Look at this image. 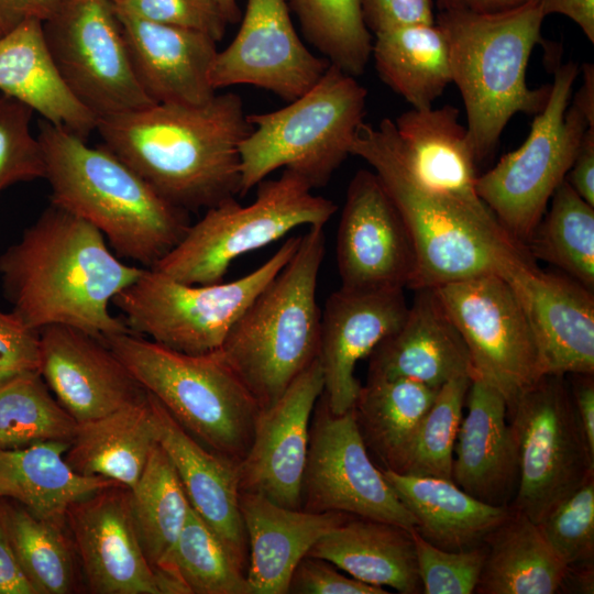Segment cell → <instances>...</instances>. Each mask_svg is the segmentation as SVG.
Segmentation results:
<instances>
[{"label": "cell", "mask_w": 594, "mask_h": 594, "mask_svg": "<svg viewBox=\"0 0 594 594\" xmlns=\"http://www.w3.org/2000/svg\"><path fill=\"white\" fill-rule=\"evenodd\" d=\"M424 594H472L479 583L487 548L485 543L448 551L410 529Z\"/></svg>", "instance_id": "cell-46"}, {"label": "cell", "mask_w": 594, "mask_h": 594, "mask_svg": "<svg viewBox=\"0 0 594 594\" xmlns=\"http://www.w3.org/2000/svg\"><path fill=\"white\" fill-rule=\"evenodd\" d=\"M453 451L452 481L473 497L509 506L518 485V451L504 396L471 378Z\"/></svg>", "instance_id": "cell-26"}, {"label": "cell", "mask_w": 594, "mask_h": 594, "mask_svg": "<svg viewBox=\"0 0 594 594\" xmlns=\"http://www.w3.org/2000/svg\"><path fill=\"white\" fill-rule=\"evenodd\" d=\"M0 90L85 140L97 128L98 118L62 78L41 20H23L0 38Z\"/></svg>", "instance_id": "cell-29"}, {"label": "cell", "mask_w": 594, "mask_h": 594, "mask_svg": "<svg viewBox=\"0 0 594 594\" xmlns=\"http://www.w3.org/2000/svg\"><path fill=\"white\" fill-rule=\"evenodd\" d=\"M439 388L409 378L367 377L353 410L367 449L400 472L418 426Z\"/></svg>", "instance_id": "cell-36"}, {"label": "cell", "mask_w": 594, "mask_h": 594, "mask_svg": "<svg viewBox=\"0 0 594 594\" xmlns=\"http://www.w3.org/2000/svg\"><path fill=\"white\" fill-rule=\"evenodd\" d=\"M223 12L229 24L241 21L242 13L238 0H215Z\"/></svg>", "instance_id": "cell-59"}, {"label": "cell", "mask_w": 594, "mask_h": 594, "mask_svg": "<svg viewBox=\"0 0 594 594\" xmlns=\"http://www.w3.org/2000/svg\"><path fill=\"white\" fill-rule=\"evenodd\" d=\"M77 421L54 397L40 373L0 386V450L45 441L70 442Z\"/></svg>", "instance_id": "cell-42"}, {"label": "cell", "mask_w": 594, "mask_h": 594, "mask_svg": "<svg viewBox=\"0 0 594 594\" xmlns=\"http://www.w3.org/2000/svg\"><path fill=\"white\" fill-rule=\"evenodd\" d=\"M239 504L249 544L251 594H287L298 562L349 515L286 508L254 493H240Z\"/></svg>", "instance_id": "cell-28"}, {"label": "cell", "mask_w": 594, "mask_h": 594, "mask_svg": "<svg viewBox=\"0 0 594 594\" xmlns=\"http://www.w3.org/2000/svg\"><path fill=\"white\" fill-rule=\"evenodd\" d=\"M0 594H35L11 544L0 498Z\"/></svg>", "instance_id": "cell-51"}, {"label": "cell", "mask_w": 594, "mask_h": 594, "mask_svg": "<svg viewBox=\"0 0 594 594\" xmlns=\"http://www.w3.org/2000/svg\"><path fill=\"white\" fill-rule=\"evenodd\" d=\"M61 0H0L1 14L15 26L23 20L46 21L56 11Z\"/></svg>", "instance_id": "cell-55"}, {"label": "cell", "mask_w": 594, "mask_h": 594, "mask_svg": "<svg viewBox=\"0 0 594 594\" xmlns=\"http://www.w3.org/2000/svg\"><path fill=\"white\" fill-rule=\"evenodd\" d=\"M507 416L518 451V485L509 506L538 524L594 476V451L566 375H542L507 406Z\"/></svg>", "instance_id": "cell-12"}, {"label": "cell", "mask_w": 594, "mask_h": 594, "mask_svg": "<svg viewBox=\"0 0 594 594\" xmlns=\"http://www.w3.org/2000/svg\"><path fill=\"white\" fill-rule=\"evenodd\" d=\"M7 530L35 594H68L76 584L75 550L66 524L42 519L1 498Z\"/></svg>", "instance_id": "cell-40"}, {"label": "cell", "mask_w": 594, "mask_h": 594, "mask_svg": "<svg viewBox=\"0 0 594 594\" xmlns=\"http://www.w3.org/2000/svg\"><path fill=\"white\" fill-rule=\"evenodd\" d=\"M594 561H580L566 565L559 593L592 594L594 591Z\"/></svg>", "instance_id": "cell-56"}, {"label": "cell", "mask_w": 594, "mask_h": 594, "mask_svg": "<svg viewBox=\"0 0 594 594\" xmlns=\"http://www.w3.org/2000/svg\"><path fill=\"white\" fill-rule=\"evenodd\" d=\"M568 378L575 411L587 443L594 451V374H569Z\"/></svg>", "instance_id": "cell-53"}, {"label": "cell", "mask_w": 594, "mask_h": 594, "mask_svg": "<svg viewBox=\"0 0 594 594\" xmlns=\"http://www.w3.org/2000/svg\"><path fill=\"white\" fill-rule=\"evenodd\" d=\"M432 288L468 348L473 376L495 387L507 406L544 375L525 311L503 276L484 274Z\"/></svg>", "instance_id": "cell-14"}, {"label": "cell", "mask_w": 594, "mask_h": 594, "mask_svg": "<svg viewBox=\"0 0 594 594\" xmlns=\"http://www.w3.org/2000/svg\"><path fill=\"white\" fill-rule=\"evenodd\" d=\"M546 16L527 0L515 8L490 13L440 11L436 23L447 40L452 82L466 113V130L477 163L491 155L516 113L537 114L551 85L530 88L528 63L542 42Z\"/></svg>", "instance_id": "cell-4"}, {"label": "cell", "mask_w": 594, "mask_h": 594, "mask_svg": "<svg viewBox=\"0 0 594 594\" xmlns=\"http://www.w3.org/2000/svg\"><path fill=\"white\" fill-rule=\"evenodd\" d=\"M372 55L382 81L415 109L432 107L452 84L447 40L437 23L374 34Z\"/></svg>", "instance_id": "cell-35"}, {"label": "cell", "mask_w": 594, "mask_h": 594, "mask_svg": "<svg viewBox=\"0 0 594 594\" xmlns=\"http://www.w3.org/2000/svg\"><path fill=\"white\" fill-rule=\"evenodd\" d=\"M162 576L168 594H251L245 572L193 507Z\"/></svg>", "instance_id": "cell-39"}, {"label": "cell", "mask_w": 594, "mask_h": 594, "mask_svg": "<svg viewBox=\"0 0 594 594\" xmlns=\"http://www.w3.org/2000/svg\"><path fill=\"white\" fill-rule=\"evenodd\" d=\"M361 8L367 29L374 34L436 22L433 0H361Z\"/></svg>", "instance_id": "cell-50"}, {"label": "cell", "mask_w": 594, "mask_h": 594, "mask_svg": "<svg viewBox=\"0 0 594 594\" xmlns=\"http://www.w3.org/2000/svg\"><path fill=\"white\" fill-rule=\"evenodd\" d=\"M38 372L77 424L106 416L146 393L103 341L69 326L40 331Z\"/></svg>", "instance_id": "cell-22"}, {"label": "cell", "mask_w": 594, "mask_h": 594, "mask_svg": "<svg viewBox=\"0 0 594 594\" xmlns=\"http://www.w3.org/2000/svg\"><path fill=\"white\" fill-rule=\"evenodd\" d=\"M243 101L216 94L202 105L155 103L98 119L103 146L164 199L206 210L240 195V145L252 131Z\"/></svg>", "instance_id": "cell-2"}, {"label": "cell", "mask_w": 594, "mask_h": 594, "mask_svg": "<svg viewBox=\"0 0 594 594\" xmlns=\"http://www.w3.org/2000/svg\"><path fill=\"white\" fill-rule=\"evenodd\" d=\"M582 86L572 98L575 106L587 119L591 127H594V66L585 63L582 66Z\"/></svg>", "instance_id": "cell-58"}, {"label": "cell", "mask_w": 594, "mask_h": 594, "mask_svg": "<svg viewBox=\"0 0 594 594\" xmlns=\"http://www.w3.org/2000/svg\"><path fill=\"white\" fill-rule=\"evenodd\" d=\"M65 520L91 593L167 594L142 547L129 487L112 485L76 501Z\"/></svg>", "instance_id": "cell-18"}, {"label": "cell", "mask_w": 594, "mask_h": 594, "mask_svg": "<svg viewBox=\"0 0 594 594\" xmlns=\"http://www.w3.org/2000/svg\"><path fill=\"white\" fill-rule=\"evenodd\" d=\"M130 491L142 547L147 560L162 576L191 505L169 457L158 442Z\"/></svg>", "instance_id": "cell-37"}, {"label": "cell", "mask_w": 594, "mask_h": 594, "mask_svg": "<svg viewBox=\"0 0 594 594\" xmlns=\"http://www.w3.org/2000/svg\"><path fill=\"white\" fill-rule=\"evenodd\" d=\"M322 393L323 374L317 356L274 404L260 410L252 444L238 465L240 493L301 508L309 425Z\"/></svg>", "instance_id": "cell-19"}, {"label": "cell", "mask_w": 594, "mask_h": 594, "mask_svg": "<svg viewBox=\"0 0 594 594\" xmlns=\"http://www.w3.org/2000/svg\"><path fill=\"white\" fill-rule=\"evenodd\" d=\"M565 564L594 559V476L557 503L537 524Z\"/></svg>", "instance_id": "cell-44"}, {"label": "cell", "mask_w": 594, "mask_h": 594, "mask_svg": "<svg viewBox=\"0 0 594 594\" xmlns=\"http://www.w3.org/2000/svg\"><path fill=\"white\" fill-rule=\"evenodd\" d=\"M405 289H350L329 295L320 317L318 360L323 374V397L331 413L354 407L361 384L354 371L375 346L404 321Z\"/></svg>", "instance_id": "cell-20"}, {"label": "cell", "mask_w": 594, "mask_h": 594, "mask_svg": "<svg viewBox=\"0 0 594 594\" xmlns=\"http://www.w3.org/2000/svg\"><path fill=\"white\" fill-rule=\"evenodd\" d=\"M147 394L157 442L169 457L191 507L218 535L246 574L249 544L239 504V463L204 447L152 394Z\"/></svg>", "instance_id": "cell-25"}, {"label": "cell", "mask_w": 594, "mask_h": 594, "mask_svg": "<svg viewBox=\"0 0 594 594\" xmlns=\"http://www.w3.org/2000/svg\"><path fill=\"white\" fill-rule=\"evenodd\" d=\"M329 66L298 36L286 0H248L237 35L215 57L210 82L216 91L250 85L290 102L310 89Z\"/></svg>", "instance_id": "cell-17"}, {"label": "cell", "mask_w": 594, "mask_h": 594, "mask_svg": "<svg viewBox=\"0 0 594 594\" xmlns=\"http://www.w3.org/2000/svg\"><path fill=\"white\" fill-rule=\"evenodd\" d=\"M307 556L324 559L366 584L422 593L410 529L393 522L349 514Z\"/></svg>", "instance_id": "cell-30"}, {"label": "cell", "mask_w": 594, "mask_h": 594, "mask_svg": "<svg viewBox=\"0 0 594 594\" xmlns=\"http://www.w3.org/2000/svg\"><path fill=\"white\" fill-rule=\"evenodd\" d=\"M367 358L373 378H409L439 388L473 376L468 348L433 288L415 290L402 324Z\"/></svg>", "instance_id": "cell-27"}, {"label": "cell", "mask_w": 594, "mask_h": 594, "mask_svg": "<svg viewBox=\"0 0 594 594\" xmlns=\"http://www.w3.org/2000/svg\"><path fill=\"white\" fill-rule=\"evenodd\" d=\"M289 594H387L384 587L348 578L331 562L304 557L296 565L288 584Z\"/></svg>", "instance_id": "cell-49"}, {"label": "cell", "mask_w": 594, "mask_h": 594, "mask_svg": "<svg viewBox=\"0 0 594 594\" xmlns=\"http://www.w3.org/2000/svg\"><path fill=\"white\" fill-rule=\"evenodd\" d=\"M366 98L356 77L330 64L286 107L249 114L253 128L240 145V196L282 167L302 176L312 189L326 186L351 155Z\"/></svg>", "instance_id": "cell-8"}, {"label": "cell", "mask_w": 594, "mask_h": 594, "mask_svg": "<svg viewBox=\"0 0 594 594\" xmlns=\"http://www.w3.org/2000/svg\"><path fill=\"white\" fill-rule=\"evenodd\" d=\"M306 40L331 65L361 76L372 55L373 37L361 0H286Z\"/></svg>", "instance_id": "cell-41"}, {"label": "cell", "mask_w": 594, "mask_h": 594, "mask_svg": "<svg viewBox=\"0 0 594 594\" xmlns=\"http://www.w3.org/2000/svg\"><path fill=\"white\" fill-rule=\"evenodd\" d=\"M579 70L572 61L556 67L547 105L535 114L525 142L476 179L480 198L524 246L572 166L586 129L594 128L569 106Z\"/></svg>", "instance_id": "cell-11"}, {"label": "cell", "mask_w": 594, "mask_h": 594, "mask_svg": "<svg viewBox=\"0 0 594 594\" xmlns=\"http://www.w3.org/2000/svg\"><path fill=\"white\" fill-rule=\"evenodd\" d=\"M544 16L561 14L572 20L594 43V0H532Z\"/></svg>", "instance_id": "cell-54"}, {"label": "cell", "mask_w": 594, "mask_h": 594, "mask_svg": "<svg viewBox=\"0 0 594 594\" xmlns=\"http://www.w3.org/2000/svg\"><path fill=\"white\" fill-rule=\"evenodd\" d=\"M157 443L156 427L145 395L106 416L77 424L65 452L73 470L132 488Z\"/></svg>", "instance_id": "cell-32"}, {"label": "cell", "mask_w": 594, "mask_h": 594, "mask_svg": "<svg viewBox=\"0 0 594 594\" xmlns=\"http://www.w3.org/2000/svg\"><path fill=\"white\" fill-rule=\"evenodd\" d=\"M33 112L15 98L0 96V191L20 182L45 178L44 152L30 128Z\"/></svg>", "instance_id": "cell-45"}, {"label": "cell", "mask_w": 594, "mask_h": 594, "mask_svg": "<svg viewBox=\"0 0 594 594\" xmlns=\"http://www.w3.org/2000/svg\"><path fill=\"white\" fill-rule=\"evenodd\" d=\"M381 469L413 515V529L440 549L461 551L484 543L510 512L509 506H495L473 497L452 480Z\"/></svg>", "instance_id": "cell-31"}, {"label": "cell", "mask_w": 594, "mask_h": 594, "mask_svg": "<svg viewBox=\"0 0 594 594\" xmlns=\"http://www.w3.org/2000/svg\"><path fill=\"white\" fill-rule=\"evenodd\" d=\"M459 116L452 105L403 112L394 121L402 157L426 190L471 216L498 222L477 194V161Z\"/></svg>", "instance_id": "cell-23"}, {"label": "cell", "mask_w": 594, "mask_h": 594, "mask_svg": "<svg viewBox=\"0 0 594 594\" xmlns=\"http://www.w3.org/2000/svg\"><path fill=\"white\" fill-rule=\"evenodd\" d=\"M471 378L455 377L439 387L399 473L452 480L454 444Z\"/></svg>", "instance_id": "cell-43"}, {"label": "cell", "mask_w": 594, "mask_h": 594, "mask_svg": "<svg viewBox=\"0 0 594 594\" xmlns=\"http://www.w3.org/2000/svg\"><path fill=\"white\" fill-rule=\"evenodd\" d=\"M37 138L51 202L98 229L117 256L152 268L188 231V211L164 199L106 146H90L45 120Z\"/></svg>", "instance_id": "cell-3"}, {"label": "cell", "mask_w": 594, "mask_h": 594, "mask_svg": "<svg viewBox=\"0 0 594 594\" xmlns=\"http://www.w3.org/2000/svg\"><path fill=\"white\" fill-rule=\"evenodd\" d=\"M351 155L378 176L411 234L417 270L410 289L432 288L484 274L504 276L534 261L498 222L471 216L421 187L407 168L392 119L363 123Z\"/></svg>", "instance_id": "cell-5"}, {"label": "cell", "mask_w": 594, "mask_h": 594, "mask_svg": "<svg viewBox=\"0 0 594 594\" xmlns=\"http://www.w3.org/2000/svg\"><path fill=\"white\" fill-rule=\"evenodd\" d=\"M100 340L204 447L235 463L245 458L261 406L220 349L188 354L132 332Z\"/></svg>", "instance_id": "cell-7"}, {"label": "cell", "mask_w": 594, "mask_h": 594, "mask_svg": "<svg viewBox=\"0 0 594 594\" xmlns=\"http://www.w3.org/2000/svg\"><path fill=\"white\" fill-rule=\"evenodd\" d=\"M503 277L525 311L543 374H594L593 290L534 261Z\"/></svg>", "instance_id": "cell-21"}, {"label": "cell", "mask_w": 594, "mask_h": 594, "mask_svg": "<svg viewBox=\"0 0 594 594\" xmlns=\"http://www.w3.org/2000/svg\"><path fill=\"white\" fill-rule=\"evenodd\" d=\"M532 258L546 261L586 288H594V207L564 180L526 243Z\"/></svg>", "instance_id": "cell-38"}, {"label": "cell", "mask_w": 594, "mask_h": 594, "mask_svg": "<svg viewBox=\"0 0 594 594\" xmlns=\"http://www.w3.org/2000/svg\"><path fill=\"white\" fill-rule=\"evenodd\" d=\"M14 28L0 12V38Z\"/></svg>", "instance_id": "cell-60"}, {"label": "cell", "mask_w": 594, "mask_h": 594, "mask_svg": "<svg viewBox=\"0 0 594 594\" xmlns=\"http://www.w3.org/2000/svg\"><path fill=\"white\" fill-rule=\"evenodd\" d=\"M484 543L487 552L474 593H559L566 565L538 525L521 512L510 507L507 517L486 536Z\"/></svg>", "instance_id": "cell-34"}, {"label": "cell", "mask_w": 594, "mask_h": 594, "mask_svg": "<svg viewBox=\"0 0 594 594\" xmlns=\"http://www.w3.org/2000/svg\"><path fill=\"white\" fill-rule=\"evenodd\" d=\"M565 180L594 207V128H587Z\"/></svg>", "instance_id": "cell-52"}, {"label": "cell", "mask_w": 594, "mask_h": 594, "mask_svg": "<svg viewBox=\"0 0 594 594\" xmlns=\"http://www.w3.org/2000/svg\"><path fill=\"white\" fill-rule=\"evenodd\" d=\"M309 430L301 508L342 512L415 528V519L371 460L353 408L336 415L321 395Z\"/></svg>", "instance_id": "cell-15"}, {"label": "cell", "mask_w": 594, "mask_h": 594, "mask_svg": "<svg viewBox=\"0 0 594 594\" xmlns=\"http://www.w3.org/2000/svg\"><path fill=\"white\" fill-rule=\"evenodd\" d=\"M113 6L143 20L204 33L216 42L229 25L215 0H125Z\"/></svg>", "instance_id": "cell-47"}, {"label": "cell", "mask_w": 594, "mask_h": 594, "mask_svg": "<svg viewBox=\"0 0 594 594\" xmlns=\"http://www.w3.org/2000/svg\"><path fill=\"white\" fill-rule=\"evenodd\" d=\"M109 1H111L113 4H118V3H121V2H123L125 0H109Z\"/></svg>", "instance_id": "cell-61"}, {"label": "cell", "mask_w": 594, "mask_h": 594, "mask_svg": "<svg viewBox=\"0 0 594 594\" xmlns=\"http://www.w3.org/2000/svg\"><path fill=\"white\" fill-rule=\"evenodd\" d=\"M527 0H436L440 11L498 12L515 8Z\"/></svg>", "instance_id": "cell-57"}, {"label": "cell", "mask_w": 594, "mask_h": 594, "mask_svg": "<svg viewBox=\"0 0 594 594\" xmlns=\"http://www.w3.org/2000/svg\"><path fill=\"white\" fill-rule=\"evenodd\" d=\"M324 254V226L309 227L292 258L242 312L220 349L261 409L274 404L318 356L317 284Z\"/></svg>", "instance_id": "cell-6"}, {"label": "cell", "mask_w": 594, "mask_h": 594, "mask_svg": "<svg viewBox=\"0 0 594 594\" xmlns=\"http://www.w3.org/2000/svg\"><path fill=\"white\" fill-rule=\"evenodd\" d=\"M299 241L300 235L288 238L262 265L231 282L189 285L145 267L112 304L132 333L188 354L219 350L242 312L292 258Z\"/></svg>", "instance_id": "cell-10"}, {"label": "cell", "mask_w": 594, "mask_h": 594, "mask_svg": "<svg viewBox=\"0 0 594 594\" xmlns=\"http://www.w3.org/2000/svg\"><path fill=\"white\" fill-rule=\"evenodd\" d=\"M116 12L135 75L155 103L202 105L217 94L210 82L213 38Z\"/></svg>", "instance_id": "cell-24"}, {"label": "cell", "mask_w": 594, "mask_h": 594, "mask_svg": "<svg viewBox=\"0 0 594 594\" xmlns=\"http://www.w3.org/2000/svg\"><path fill=\"white\" fill-rule=\"evenodd\" d=\"M336 257L344 288L406 289L414 282L417 256L411 234L373 170L360 169L349 183Z\"/></svg>", "instance_id": "cell-16"}, {"label": "cell", "mask_w": 594, "mask_h": 594, "mask_svg": "<svg viewBox=\"0 0 594 594\" xmlns=\"http://www.w3.org/2000/svg\"><path fill=\"white\" fill-rule=\"evenodd\" d=\"M38 370L40 332L0 310V386Z\"/></svg>", "instance_id": "cell-48"}, {"label": "cell", "mask_w": 594, "mask_h": 594, "mask_svg": "<svg viewBox=\"0 0 594 594\" xmlns=\"http://www.w3.org/2000/svg\"><path fill=\"white\" fill-rule=\"evenodd\" d=\"M256 187L250 205L242 206L233 197L207 209L152 268L184 284L219 283L238 257L298 227L324 226L338 209L332 200L312 194L307 180L287 168Z\"/></svg>", "instance_id": "cell-9"}, {"label": "cell", "mask_w": 594, "mask_h": 594, "mask_svg": "<svg viewBox=\"0 0 594 594\" xmlns=\"http://www.w3.org/2000/svg\"><path fill=\"white\" fill-rule=\"evenodd\" d=\"M69 443L45 441L0 450V498L19 503L38 518L65 525L73 503L118 485L73 470L65 459Z\"/></svg>", "instance_id": "cell-33"}, {"label": "cell", "mask_w": 594, "mask_h": 594, "mask_svg": "<svg viewBox=\"0 0 594 594\" xmlns=\"http://www.w3.org/2000/svg\"><path fill=\"white\" fill-rule=\"evenodd\" d=\"M43 31L65 84L98 119L155 105L135 75L111 1L61 0Z\"/></svg>", "instance_id": "cell-13"}, {"label": "cell", "mask_w": 594, "mask_h": 594, "mask_svg": "<svg viewBox=\"0 0 594 594\" xmlns=\"http://www.w3.org/2000/svg\"><path fill=\"white\" fill-rule=\"evenodd\" d=\"M142 271L122 263L92 224L53 202L0 255L4 296L28 327L69 326L98 339L131 332L109 305Z\"/></svg>", "instance_id": "cell-1"}]
</instances>
